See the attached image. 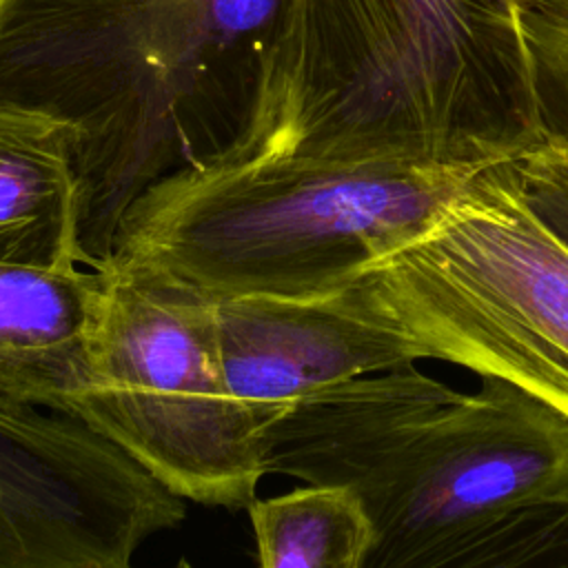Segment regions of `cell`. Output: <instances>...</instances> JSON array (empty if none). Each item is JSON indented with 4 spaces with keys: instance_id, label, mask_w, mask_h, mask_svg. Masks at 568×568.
<instances>
[{
    "instance_id": "6da1fadb",
    "label": "cell",
    "mask_w": 568,
    "mask_h": 568,
    "mask_svg": "<svg viewBox=\"0 0 568 568\" xmlns=\"http://www.w3.org/2000/svg\"><path fill=\"white\" fill-rule=\"evenodd\" d=\"M286 0H0V102L73 126L89 266L158 182L248 153Z\"/></svg>"
},
{
    "instance_id": "7a4b0ae2",
    "label": "cell",
    "mask_w": 568,
    "mask_h": 568,
    "mask_svg": "<svg viewBox=\"0 0 568 568\" xmlns=\"http://www.w3.org/2000/svg\"><path fill=\"white\" fill-rule=\"evenodd\" d=\"M521 7L286 0L246 155L433 164L515 158L544 138Z\"/></svg>"
},
{
    "instance_id": "3957f363",
    "label": "cell",
    "mask_w": 568,
    "mask_h": 568,
    "mask_svg": "<svg viewBox=\"0 0 568 568\" xmlns=\"http://www.w3.org/2000/svg\"><path fill=\"white\" fill-rule=\"evenodd\" d=\"M264 468L351 488L375 546L364 568H424L488 513L568 481V419L510 382L477 393L413 364L295 402L262 435Z\"/></svg>"
},
{
    "instance_id": "277c9868",
    "label": "cell",
    "mask_w": 568,
    "mask_h": 568,
    "mask_svg": "<svg viewBox=\"0 0 568 568\" xmlns=\"http://www.w3.org/2000/svg\"><path fill=\"white\" fill-rule=\"evenodd\" d=\"M486 164L291 153L213 162L151 186L109 262L209 300L326 295L426 231Z\"/></svg>"
},
{
    "instance_id": "5b68a950",
    "label": "cell",
    "mask_w": 568,
    "mask_h": 568,
    "mask_svg": "<svg viewBox=\"0 0 568 568\" xmlns=\"http://www.w3.org/2000/svg\"><path fill=\"white\" fill-rule=\"evenodd\" d=\"M346 288L417 359L510 382L568 419V242L524 197L513 158Z\"/></svg>"
},
{
    "instance_id": "8992f818",
    "label": "cell",
    "mask_w": 568,
    "mask_h": 568,
    "mask_svg": "<svg viewBox=\"0 0 568 568\" xmlns=\"http://www.w3.org/2000/svg\"><path fill=\"white\" fill-rule=\"evenodd\" d=\"M89 373L58 410L115 442L186 501L246 508L264 468V422L222 375L211 302L109 262Z\"/></svg>"
},
{
    "instance_id": "52a82bcc",
    "label": "cell",
    "mask_w": 568,
    "mask_h": 568,
    "mask_svg": "<svg viewBox=\"0 0 568 568\" xmlns=\"http://www.w3.org/2000/svg\"><path fill=\"white\" fill-rule=\"evenodd\" d=\"M184 501L80 417L0 399V568H126Z\"/></svg>"
},
{
    "instance_id": "ba28073f",
    "label": "cell",
    "mask_w": 568,
    "mask_h": 568,
    "mask_svg": "<svg viewBox=\"0 0 568 568\" xmlns=\"http://www.w3.org/2000/svg\"><path fill=\"white\" fill-rule=\"evenodd\" d=\"M209 302L224 382L264 426L313 393L417 362L413 346L375 320L346 286L311 297L235 295Z\"/></svg>"
},
{
    "instance_id": "9c48e42d",
    "label": "cell",
    "mask_w": 568,
    "mask_h": 568,
    "mask_svg": "<svg viewBox=\"0 0 568 568\" xmlns=\"http://www.w3.org/2000/svg\"><path fill=\"white\" fill-rule=\"evenodd\" d=\"M104 284V266L0 262V399L60 408L84 384Z\"/></svg>"
},
{
    "instance_id": "30bf717a",
    "label": "cell",
    "mask_w": 568,
    "mask_h": 568,
    "mask_svg": "<svg viewBox=\"0 0 568 568\" xmlns=\"http://www.w3.org/2000/svg\"><path fill=\"white\" fill-rule=\"evenodd\" d=\"M75 151V131L64 120L0 102V262L89 266Z\"/></svg>"
},
{
    "instance_id": "8fae6325",
    "label": "cell",
    "mask_w": 568,
    "mask_h": 568,
    "mask_svg": "<svg viewBox=\"0 0 568 568\" xmlns=\"http://www.w3.org/2000/svg\"><path fill=\"white\" fill-rule=\"evenodd\" d=\"M246 508L264 568H364L375 546L362 501L344 486L306 484Z\"/></svg>"
},
{
    "instance_id": "7c38bea8",
    "label": "cell",
    "mask_w": 568,
    "mask_h": 568,
    "mask_svg": "<svg viewBox=\"0 0 568 568\" xmlns=\"http://www.w3.org/2000/svg\"><path fill=\"white\" fill-rule=\"evenodd\" d=\"M424 568H568V481L488 513Z\"/></svg>"
},
{
    "instance_id": "4fadbf2b",
    "label": "cell",
    "mask_w": 568,
    "mask_h": 568,
    "mask_svg": "<svg viewBox=\"0 0 568 568\" xmlns=\"http://www.w3.org/2000/svg\"><path fill=\"white\" fill-rule=\"evenodd\" d=\"M521 31L530 58L544 135L568 138V4L524 0Z\"/></svg>"
},
{
    "instance_id": "5bb4252c",
    "label": "cell",
    "mask_w": 568,
    "mask_h": 568,
    "mask_svg": "<svg viewBox=\"0 0 568 568\" xmlns=\"http://www.w3.org/2000/svg\"><path fill=\"white\" fill-rule=\"evenodd\" d=\"M528 204L568 242V138L544 135L513 158Z\"/></svg>"
},
{
    "instance_id": "9a60e30c",
    "label": "cell",
    "mask_w": 568,
    "mask_h": 568,
    "mask_svg": "<svg viewBox=\"0 0 568 568\" xmlns=\"http://www.w3.org/2000/svg\"><path fill=\"white\" fill-rule=\"evenodd\" d=\"M559 2H564V4H568V0H559Z\"/></svg>"
}]
</instances>
